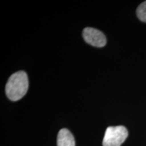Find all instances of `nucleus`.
Listing matches in <instances>:
<instances>
[{
  "instance_id": "nucleus-1",
  "label": "nucleus",
  "mask_w": 146,
  "mask_h": 146,
  "mask_svg": "<svg viewBox=\"0 0 146 146\" xmlns=\"http://www.w3.org/2000/svg\"><path fill=\"white\" fill-rule=\"evenodd\" d=\"M29 89V78L27 73L18 71L12 74L5 86V94L12 101L20 100L25 96Z\"/></svg>"
},
{
  "instance_id": "nucleus-2",
  "label": "nucleus",
  "mask_w": 146,
  "mask_h": 146,
  "mask_svg": "<svg viewBox=\"0 0 146 146\" xmlns=\"http://www.w3.org/2000/svg\"><path fill=\"white\" fill-rule=\"evenodd\" d=\"M128 131L124 126L109 127L106 130L103 146H120L128 137Z\"/></svg>"
},
{
  "instance_id": "nucleus-3",
  "label": "nucleus",
  "mask_w": 146,
  "mask_h": 146,
  "mask_svg": "<svg viewBox=\"0 0 146 146\" xmlns=\"http://www.w3.org/2000/svg\"><path fill=\"white\" fill-rule=\"evenodd\" d=\"M84 40L89 45L96 47H103L106 44V38L103 33L98 29L87 27L83 31Z\"/></svg>"
},
{
  "instance_id": "nucleus-4",
  "label": "nucleus",
  "mask_w": 146,
  "mask_h": 146,
  "mask_svg": "<svg viewBox=\"0 0 146 146\" xmlns=\"http://www.w3.org/2000/svg\"><path fill=\"white\" fill-rule=\"evenodd\" d=\"M58 146H75V141L72 134L67 129L59 131L57 137Z\"/></svg>"
},
{
  "instance_id": "nucleus-5",
  "label": "nucleus",
  "mask_w": 146,
  "mask_h": 146,
  "mask_svg": "<svg viewBox=\"0 0 146 146\" xmlns=\"http://www.w3.org/2000/svg\"><path fill=\"white\" fill-rule=\"evenodd\" d=\"M137 16L140 21L146 23V1L138 6L137 9Z\"/></svg>"
}]
</instances>
